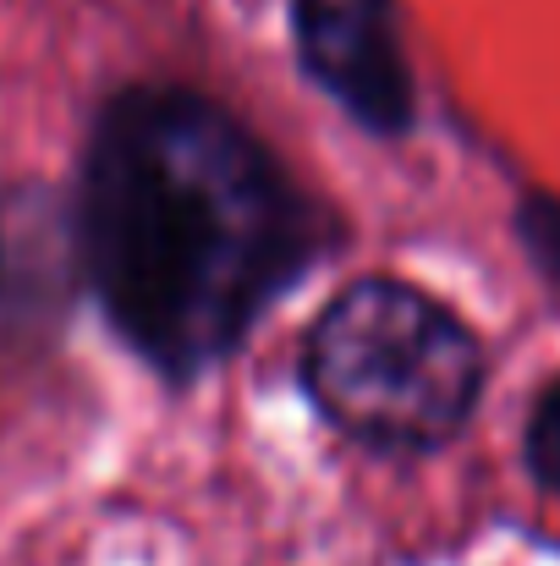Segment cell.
<instances>
[{"label":"cell","instance_id":"6da1fadb","mask_svg":"<svg viewBox=\"0 0 560 566\" xmlns=\"http://www.w3.org/2000/svg\"><path fill=\"white\" fill-rule=\"evenodd\" d=\"M325 220L281 160L192 88L116 94L83 160V264L144 364H225L314 264Z\"/></svg>","mask_w":560,"mask_h":566},{"label":"cell","instance_id":"7a4b0ae2","mask_svg":"<svg viewBox=\"0 0 560 566\" xmlns=\"http://www.w3.org/2000/svg\"><path fill=\"white\" fill-rule=\"evenodd\" d=\"M303 379L336 429L390 451H434L478 407L484 347L429 292L363 275L314 319Z\"/></svg>","mask_w":560,"mask_h":566},{"label":"cell","instance_id":"3957f363","mask_svg":"<svg viewBox=\"0 0 560 566\" xmlns=\"http://www.w3.org/2000/svg\"><path fill=\"white\" fill-rule=\"evenodd\" d=\"M297 55L308 77L373 138L412 127V66L395 28V0H292Z\"/></svg>","mask_w":560,"mask_h":566},{"label":"cell","instance_id":"277c9868","mask_svg":"<svg viewBox=\"0 0 560 566\" xmlns=\"http://www.w3.org/2000/svg\"><path fill=\"white\" fill-rule=\"evenodd\" d=\"M517 242L545 270V281L560 286V198L556 192H528L517 203Z\"/></svg>","mask_w":560,"mask_h":566},{"label":"cell","instance_id":"5b68a950","mask_svg":"<svg viewBox=\"0 0 560 566\" xmlns=\"http://www.w3.org/2000/svg\"><path fill=\"white\" fill-rule=\"evenodd\" d=\"M528 473L560 495V379H550L528 418Z\"/></svg>","mask_w":560,"mask_h":566}]
</instances>
